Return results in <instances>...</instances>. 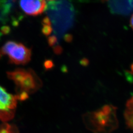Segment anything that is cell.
<instances>
[{"instance_id": "ba28073f", "label": "cell", "mask_w": 133, "mask_h": 133, "mask_svg": "<svg viewBox=\"0 0 133 133\" xmlns=\"http://www.w3.org/2000/svg\"><path fill=\"white\" fill-rule=\"evenodd\" d=\"M124 117L127 126L133 130V96L126 104Z\"/></svg>"}, {"instance_id": "6da1fadb", "label": "cell", "mask_w": 133, "mask_h": 133, "mask_svg": "<svg viewBox=\"0 0 133 133\" xmlns=\"http://www.w3.org/2000/svg\"><path fill=\"white\" fill-rule=\"evenodd\" d=\"M85 120L87 126L95 133H110L118 125L116 109L111 105L87 114Z\"/></svg>"}, {"instance_id": "2e32d148", "label": "cell", "mask_w": 133, "mask_h": 133, "mask_svg": "<svg viewBox=\"0 0 133 133\" xmlns=\"http://www.w3.org/2000/svg\"><path fill=\"white\" fill-rule=\"evenodd\" d=\"M81 63L83 66H86L88 63V61L87 59H83V60H82Z\"/></svg>"}, {"instance_id": "3957f363", "label": "cell", "mask_w": 133, "mask_h": 133, "mask_svg": "<svg viewBox=\"0 0 133 133\" xmlns=\"http://www.w3.org/2000/svg\"><path fill=\"white\" fill-rule=\"evenodd\" d=\"M31 49L26 47L21 43L14 42L8 50L7 55L10 62L16 65H25L31 60Z\"/></svg>"}, {"instance_id": "8992f818", "label": "cell", "mask_w": 133, "mask_h": 133, "mask_svg": "<svg viewBox=\"0 0 133 133\" xmlns=\"http://www.w3.org/2000/svg\"><path fill=\"white\" fill-rule=\"evenodd\" d=\"M111 11L115 14L126 15L133 10V1H111L108 2Z\"/></svg>"}, {"instance_id": "277c9868", "label": "cell", "mask_w": 133, "mask_h": 133, "mask_svg": "<svg viewBox=\"0 0 133 133\" xmlns=\"http://www.w3.org/2000/svg\"><path fill=\"white\" fill-rule=\"evenodd\" d=\"M19 5L26 14L31 16H37L42 14L45 10L46 3L42 0H23L19 2Z\"/></svg>"}, {"instance_id": "ac0fdd59", "label": "cell", "mask_w": 133, "mask_h": 133, "mask_svg": "<svg viewBox=\"0 0 133 133\" xmlns=\"http://www.w3.org/2000/svg\"><path fill=\"white\" fill-rule=\"evenodd\" d=\"M130 25L132 27V28L133 29V14L131 18V20H130Z\"/></svg>"}, {"instance_id": "9a60e30c", "label": "cell", "mask_w": 133, "mask_h": 133, "mask_svg": "<svg viewBox=\"0 0 133 133\" xmlns=\"http://www.w3.org/2000/svg\"><path fill=\"white\" fill-rule=\"evenodd\" d=\"M53 50L56 54H59L62 52V48L60 47L59 46H57L54 48Z\"/></svg>"}, {"instance_id": "52a82bcc", "label": "cell", "mask_w": 133, "mask_h": 133, "mask_svg": "<svg viewBox=\"0 0 133 133\" xmlns=\"http://www.w3.org/2000/svg\"><path fill=\"white\" fill-rule=\"evenodd\" d=\"M27 71L24 69H18L14 71H8L6 74L9 78L14 81L16 85L19 87L26 76Z\"/></svg>"}, {"instance_id": "e0dca14e", "label": "cell", "mask_w": 133, "mask_h": 133, "mask_svg": "<svg viewBox=\"0 0 133 133\" xmlns=\"http://www.w3.org/2000/svg\"><path fill=\"white\" fill-rule=\"evenodd\" d=\"M65 39H66V41L67 42H68V41H71V35H68V36H66V38H65Z\"/></svg>"}, {"instance_id": "8fae6325", "label": "cell", "mask_w": 133, "mask_h": 133, "mask_svg": "<svg viewBox=\"0 0 133 133\" xmlns=\"http://www.w3.org/2000/svg\"><path fill=\"white\" fill-rule=\"evenodd\" d=\"M43 65H44V67L45 69L46 70H50L54 66V64H53V62H52V60H46L44 62Z\"/></svg>"}, {"instance_id": "ffe728a7", "label": "cell", "mask_w": 133, "mask_h": 133, "mask_svg": "<svg viewBox=\"0 0 133 133\" xmlns=\"http://www.w3.org/2000/svg\"><path fill=\"white\" fill-rule=\"evenodd\" d=\"M2 35V33L0 32V37H1V36Z\"/></svg>"}, {"instance_id": "7a4b0ae2", "label": "cell", "mask_w": 133, "mask_h": 133, "mask_svg": "<svg viewBox=\"0 0 133 133\" xmlns=\"http://www.w3.org/2000/svg\"><path fill=\"white\" fill-rule=\"evenodd\" d=\"M17 100L16 95H10L0 86V120L5 121L12 119Z\"/></svg>"}, {"instance_id": "7c38bea8", "label": "cell", "mask_w": 133, "mask_h": 133, "mask_svg": "<svg viewBox=\"0 0 133 133\" xmlns=\"http://www.w3.org/2000/svg\"><path fill=\"white\" fill-rule=\"evenodd\" d=\"M57 39L56 37L54 35L48 37V43L50 46H53L57 43Z\"/></svg>"}, {"instance_id": "30bf717a", "label": "cell", "mask_w": 133, "mask_h": 133, "mask_svg": "<svg viewBox=\"0 0 133 133\" xmlns=\"http://www.w3.org/2000/svg\"><path fill=\"white\" fill-rule=\"evenodd\" d=\"M16 96L18 100L23 101L28 99L29 94L27 92L22 91L20 92L19 94L16 95Z\"/></svg>"}, {"instance_id": "4fadbf2b", "label": "cell", "mask_w": 133, "mask_h": 133, "mask_svg": "<svg viewBox=\"0 0 133 133\" xmlns=\"http://www.w3.org/2000/svg\"><path fill=\"white\" fill-rule=\"evenodd\" d=\"M11 32V28L10 26H2L1 28L0 32L3 35H6L10 33Z\"/></svg>"}, {"instance_id": "9c48e42d", "label": "cell", "mask_w": 133, "mask_h": 133, "mask_svg": "<svg viewBox=\"0 0 133 133\" xmlns=\"http://www.w3.org/2000/svg\"><path fill=\"white\" fill-rule=\"evenodd\" d=\"M43 27L42 29V33L45 36H49L52 31V28L51 26L47 25H43Z\"/></svg>"}, {"instance_id": "5b68a950", "label": "cell", "mask_w": 133, "mask_h": 133, "mask_svg": "<svg viewBox=\"0 0 133 133\" xmlns=\"http://www.w3.org/2000/svg\"><path fill=\"white\" fill-rule=\"evenodd\" d=\"M42 85L41 81L34 71L30 70L27 71L26 76L19 87L22 91L32 93L38 90Z\"/></svg>"}, {"instance_id": "5bb4252c", "label": "cell", "mask_w": 133, "mask_h": 133, "mask_svg": "<svg viewBox=\"0 0 133 133\" xmlns=\"http://www.w3.org/2000/svg\"><path fill=\"white\" fill-rule=\"evenodd\" d=\"M42 23H43V25H50V26L51 25V22L50 20V19L48 16L45 17L43 19Z\"/></svg>"}, {"instance_id": "d6986e66", "label": "cell", "mask_w": 133, "mask_h": 133, "mask_svg": "<svg viewBox=\"0 0 133 133\" xmlns=\"http://www.w3.org/2000/svg\"><path fill=\"white\" fill-rule=\"evenodd\" d=\"M1 57H2V54H1V50H0V59H1Z\"/></svg>"}]
</instances>
